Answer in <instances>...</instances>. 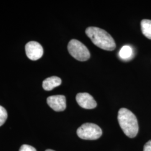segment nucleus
Instances as JSON below:
<instances>
[{
	"instance_id": "1",
	"label": "nucleus",
	"mask_w": 151,
	"mask_h": 151,
	"mask_svg": "<svg viewBox=\"0 0 151 151\" xmlns=\"http://www.w3.org/2000/svg\"><path fill=\"white\" fill-rule=\"evenodd\" d=\"M85 32L87 37L97 47L109 51H112L116 48L113 38L104 29L92 27H87Z\"/></svg>"
},
{
	"instance_id": "2",
	"label": "nucleus",
	"mask_w": 151,
	"mask_h": 151,
	"mask_svg": "<svg viewBox=\"0 0 151 151\" xmlns=\"http://www.w3.org/2000/svg\"><path fill=\"white\" fill-rule=\"evenodd\" d=\"M118 120L124 134L129 138H134L139 130L138 120L135 115L126 108L119 110Z\"/></svg>"
},
{
	"instance_id": "3",
	"label": "nucleus",
	"mask_w": 151,
	"mask_h": 151,
	"mask_svg": "<svg viewBox=\"0 0 151 151\" xmlns=\"http://www.w3.org/2000/svg\"><path fill=\"white\" fill-rule=\"evenodd\" d=\"M70 54L79 61H86L90 58V53L86 47L76 39H72L68 44Z\"/></svg>"
},
{
	"instance_id": "4",
	"label": "nucleus",
	"mask_w": 151,
	"mask_h": 151,
	"mask_svg": "<svg viewBox=\"0 0 151 151\" xmlns=\"http://www.w3.org/2000/svg\"><path fill=\"white\" fill-rule=\"evenodd\" d=\"M77 135L83 139L95 140L103 134L101 129L96 124L87 123L82 125L77 130Z\"/></svg>"
},
{
	"instance_id": "5",
	"label": "nucleus",
	"mask_w": 151,
	"mask_h": 151,
	"mask_svg": "<svg viewBox=\"0 0 151 151\" xmlns=\"http://www.w3.org/2000/svg\"><path fill=\"white\" fill-rule=\"evenodd\" d=\"M25 51L27 57L32 60L40 59L43 54V48L41 44L34 41L29 42L25 45Z\"/></svg>"
},
{
	"instance_id": "6",
	"label": "nucleus",
	"mask_w": 151,
	"mask_h": 151,
	"mask_svg": "<svg viewBox=\"0 0 151 151\" xmlns=\"http://www.w3.org/2000/svg\"><path fill=\"white\" fill-rule=\"evenodd\" d=\"M76 99L77 103L81 108L86 109H92L97 106L96 101L88 93H79L76 95Z\"/></svg>"
},
{
	"instance_id": "7",
	"label": "nucleus",
	"mask_w": 151,
	"mask_h": 151,
	"mask_svg": "<svg viewBox=\"0 0 151 151\" xmlns=\"http://www.w3.org/2000/svg\"><path fill=\"white\" fill-rule=\"evenodd\" d=\"M47 101L49 106L55 111H62L66 108V99L64 95L51 96Z\"/></svg>"
},
{
	"instance_id": "8",
	"label": "nucleus",
	"mask_w": 151,
	"mask_h": 151,
	"mask_svg": "<svg viewBox=\"0 0 151 151\" xmlns=\"http://www.w3.org/2000/svg\"><path fill=\"white\" fill-rule=\"evenodd\" d=\"M62 83V80L60 77L52 76L46 78L43 82V87L46 91H50L55 87L59 86Z\"/></svg>"
},
{
	"instance_id": "9",
	"label": "nucleus",
	"mask_w": 151,
	"mask_h": 151,
	"mask_svg": "<svg viewBox=\"0 0 151 151\" xmlns=\"http://www.w3.org/2000/svg\"><path fill=\"white\" fill-rule=\"evenodd\" d=\"M140 25L141 30L143 34L146 38L151 39V20H142Z\"/></svg>"
},
{
	"instance_id": "10",
	"label": "nucleus",
	"mask_w": 151,
	"mask_h": 151,
	"mask_svg": "<svg viewBox=\"0 0 151 151\" xmlns=\"http://www.w3.org/2000/svg\"><path fill=\"white\" fill-rule=\"evenodd\" d=\"M133 54L132 48L128 45L123 46L119 52V56L123 60H128Z\"/></svg>"
},
{
	"instance_id": "11",
	"label": "nucleus",
	"mask_w": 151,
	"mask_h": 151,
	"mask_svg": "<svg viewBox=\"0 0 151 151\" xmlns=\"http://www.w3.org/2000/svg\"><path fill=\"white\" fill-rule=\"evenodd\" d=\"M7 113L5 108L0 105V127L5 123L7 119Z\"/></svg>"
},
{
	"instance_id": "12",
	"label": "nucleus",
	"mask_w": 151,
	"mask_h": 151,
	"mask_svg": "<svg viewBox=\"0 0 151 151\" xmlns=\"http://www.w3.org/2000/svg\"><path fill=\"white\" fill-rule=\"evenodd\" d=\"M19 151H37V150L32 146L24 145L20 147Z\"/></svg>"
},
{
	"instance_id": "13",
	"label": "nucleus",
	"mask_w": 151,
	"mask_h": 151,
	"mask_svg": "<svg viewBox=\"0 0 151 151\" xmlns=\"http://www.w3.org/2000/svg\"><path fill=\"white\" fill-rule=\"evenodd\" d=\"M143 151H151V140L148 141L144 146Z\"/></svg>"
},
{
	"instance_id": "14",
	"label": "nucleus",
	"mask_w": 151,
	"mask_h": 151,
	"mask_svg": "<svg viewBox=\"0 0 151 151\" xmlns=\"http://www.w3.org/2000/svg\"><path fill=\"white\" fill-rule=\"evenodd\" d=\"M45 151H55L54 150H47Z\"/></svg>"
}]
</instances>
